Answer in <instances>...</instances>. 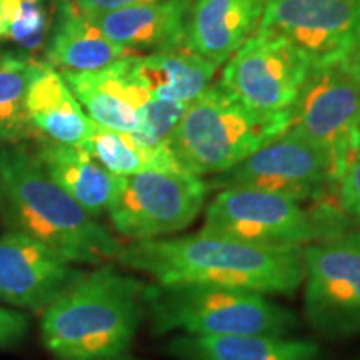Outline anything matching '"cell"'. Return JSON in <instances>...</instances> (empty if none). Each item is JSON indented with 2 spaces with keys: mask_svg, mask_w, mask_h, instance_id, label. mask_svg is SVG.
Masks as SVG:
<instances>
[{
  "mask_svg": "<svg viewBox=\"0 0 360 360\" xmlns=\"http://www.w3.org/2000/svg\"><path fill=\"white\" fill-rule=\"evenodd\" d=\"M304 249L265 247L199 231L130 242L115 262L155 283H200L269 297L292 295L302 287Z\"/></svg>",
  "mask_w": 360,
  "mask_h": 360,
  "instance_id": "6da1fadb",
  "label": "cell"
},
{
  "mask_svg": "<svg viewBox=\"0 0 360 360\" xmlns=\"http://www.w3.org/2000/svg\"><path fill=\"white\" fill-rule=\"evenodd\" d=\"M146 290L110 264L79 272L42 312L45 349L62 360L124 355L147 317Z\"/></svg>",
  "mask_w": 360,
  "mask_h": 360,
  "instance_id": "7a4b0ae2",
  "label": "cell"
},
{
  "mask_svg": "<svg viewBox=\"0 0 360 360\" xmlns=\"http://www.w3.org/2000/svg\"><path fill=\"white\" fill-rule=\"evenodd\" d=\"M0 214L11 231L37 238L70 264L107 265L124 247L19 143L0 148Z\"/></svg>",
  "mask_w": 360,
  "mask_h": 360,
  "instance_id": "3957f363",
  "label": "cell"
},
{
  "mask_svg": "<svg viewBox=\"0 0 360 360\" xmlns=\"http://www.w3.org/2000/svg\"><path fill=\"white\" fill-rule=\"evenodd\" d=\"M290 122V110H254L222 84L214 82L188 103L169 147L187 172L214 177L282 137Z\"/></svg>",
  "mask_w": 360,
  "mask_h": 360,
  "instance_id": "277c9868",
  "label": "cell"
},
{
  "mask_svg": "<svg viewBox=\"0 0 360 360\" xmlns=\"http://www.w3.org/2000/svg\"><path fill=\"white\" fill-rule=\"evenodd\" d=\"M146 305L155 334L292 335L299 327L295 314L269 295L200 283H147Z\"/></svg>",
  "mask_w": 360,
  "mask_h": 360,
  "instance_id": "5b68a950",
  "label": "cell"
},
{
  "mask_svg": "<svg viewBox=\"0 0 360 360\" xmlns=\"http://www.w3.org/2000/svg\"><path fill=\"white\" fill-rule=\"evenodd\" d=\"M340 197L302 204L277 193L224 188L205 205L202 231L265 247L304 249L355 231Z\"/></svg>",
  "mask_w": 360,
  "mask_h": 360,
  "instance_id": "8992f818",
  "label": "cell"
},
{
  "mask_svg": "<svg viewBox=\"0 0 360 360\" xmlns=\"http://www.w3.org/2000/svg\"><path fill=\"white\" fill-rule=\"evenodd\" d=\"M209 184L184 169L147 170L117 177L109 219L130 242L172 237L195 222L205 207Z\"/></svg>",
  "mask_w": 360,
  "mask_h": 360,
  "instance_id": "52a82bcc",
  "label": "cell"
},
{
  "mask_svg": "<svg viewBox=\"0 0 360 360\" xmlns=\"http://www.w3.org/2000/svg\"><path fill=\"white\" fill-rule=\"evenodd\" d=\"M344 170L323 148L287 130L232 169L214 175L209 188H249L315 204L339 197Z\"/></svg>",
  "mask_w": 360,
  "mask_h": 360,
  "instance_id": "ba28073f",
  "label": "cell"
},
{
  "mask_svg": "<svg viewBox=\"0 0 360 360\" xmlns=\"http://www.w3.org/2000/svg\"><path fill=\"white\" fill-rule=\"evenodd\" d=\"M304 315L330 340L360 332V231L304 249Z\"/></svg>",
  "mask_w": 360,
  "mask_h": 360,
  "instance_id": "9c48e42d",
  "label": "cell"
},
{
  "mask_svg": "<svg viewBox=\"0 0 360 360\" xmlns=\"http://www.w3.org/2000/svg\"><path fill=\"white\" fill-rule=\"evenodd\" d=\"M290 117L289 132L327 150L345 172L357 157L360 85L342 62L310 65Z\"/></svg>",
  "mask_w": 360,
  "mask_h": 360,
  "instance_id": "30bf717a",
  "label": "cell"
},
{
  "mask_svg": "<svg viewBox=\"0 0 360 360\" xmlns=\"http://www.w3.org/2000/svg\"><path fill=\"white\" fill-rule=\"evenodd\" d=\"M309 69L285 39L257 32L225 62L220 84L250 109L278 114L292 109Z\"/></svg>",
  "mask_w": 360,
  "mask_h": 360,
  "instance_id": "8fae6325",
  "label": "cell"
},
{
  "mask_svg": "<svg viewBox=\"0 0 360 360\" xmlns=\"http://www.w3.org/2000/svg\"><path fill=\"white\" fill-rule=\"evenodd\" d=\"M259 32L285 39L310 65L342 62L360 37V0H269Z\"/></svg>",
  "mask_w": 360,
  "mask_h": 360,
  "instance_id": "7c38bea8",
  "label": "cell"
},
{
  "mask_svg": "<svg viewBox=\"0 0 360 360\" xmlns=\"http://www.w3.org/2000/svg\"><path fill=\"white\" fill-rule=\"evenodd\" d=\"M77 274L37 238L17 231L0 237V304L42 314Z\"/></svg>",
  "mask_w": 360,
  "mask_h": 360,
  "instance_id": "4fadbf2b",
  "label": "cell"
},
{
  "mask_svg": "<svg viewBox=\"0 0 360 360\" xmlns=\"http://www.w3.org/2000/svg\"><path fill=\"white\" fill-rule=\"evenodd\" d=\"M60 74L92 122L122 134H135L141 127L142 107L150 96L135 77L132 57L101 70Z\"/></svg>",
  "mask_w": 360,
  "mask_h": 360,
  "instance_id": "5bb4252c",
  "label": "cell"
},
{
  "mask_svg": "<svg viewBox=\"0 0 360 360\" xmlns=\"http://www.w3.org/2000/svg\"><path fill=\"white\" fill-rule=\"evenodd\" d=\"M269 0H193L187 22V45L222 65L259 32Z\"/></svg>",
  "mask_w": 360,
  "mask_h": 360,
  "instance_id": "9a60e30c",
  "label": "cell"
},
{
  "mask_svg": "<svg viewBox=\"0 0 360 360\" xmlns=\"http://www.w3.org/2000/svg\"><path fill=\"white\" fill-rule=\"evenodd\" d=\"M192 4H143L87 15L112 42L135 53H154L187 45V22Z\"/></svg>",
  "mask_w": 360,
  "mask_h": 360,
  "instance_id": "2e32d148",
  "label": "cell"
},
{
  "mask_svg": "<svg viewBox=\"0 0 360 360\" xmlns=\"http://www.w3.org/2000/svg\"><path fill=\"white\" fill-rule=\"evenodd\" d=\"M139 56L105 37L72 0H56L52 29L45 44L47 64L69 72H92Z\"/></svg>",
  "mask_w": 360,
  "mask_h": 360,
  "instance_id": "e0dca14e",
  "label": "cell"
},
{
  "mask_svg": "<svg viewBox=\"0 0 360 360\" xmlns=\"http://www.w3.org/2000/svg\"><path fill=\"white\" fill-rule=\"evenodd\" d=\"M167 352L179 360H327L317 342L292 335L192 337L177 334Z\"/></svg>",
  "mask_w": 360,
  "mask_h": 360,
  "instance_id": "ac0fdd59",
  "label": "cell"
},
{
  "mask_svg": "<svg viewBox=\"0 0 360 360\" xmlns=\"http://www.w3.org/2000/svg\"><path fill=\"white\" fill-rule=\"evenodd\" d=\"M27 112L37 141L87 147L94 122L52 65H45L30 85Z\"/></svg>",
  "mask_w": 360,
  "mask_h": 360,
  "instance_id": "d6986e66",
  "label": "cell"
},
{
  "mask_svg": "<svg viewBox=\"0 0 360 360\" xmlns=\"http://www.w3.org/2000/svg\"><path fill=\"white\" fill-rule=\"evenodd\" d=\"M34 155L45 172L94 219L107 212L117 187L112 175L84 147L37 141Z\"/></svg>",
  "mask_w": 360,
  "mask_h": 360,
  "instance_id": "ffe728a7",
  "label": "cell"
},
{
  "mask_svg": "<svg viewBox=\"0 0 360 360\" xmlns=\"http://www.w3.org/2000/svg\"><path fill=\"white\" fill-rule=\"evenodd\" d=\"M135 77L150 98L188 103L214 84L219 65L200 57L188 45L132 57Z\"/></svg>",
  "mask_w": 360,
  "mask_h": 360,
  "instance_id": "44dd1931",
  "label": "cell"
},
{
  "mask_svg": "<svg viewBox=\"0 0 360 360\" xmlns=\"http://www.w3.org/2000/svg\"><path fill=\"white\" fill-rule=\"evenodd\" d=\"M85 148L103 169L117 177H127L147 170L182 169L169 146H146L132 134L114 132L96 122Z\"/></svg>",
  "mask_w": 360,
  "mask_h": 360,
  "instance_id": "7402d4cb",
  "label": "cell"
},
{
  "mask_svg": "<svg viewBox=\"0 0 360 360\" xmlns=\"http://www.w3.org/2000/svg\"><path fill=\"white\" fill-rule=\"evenodd\" d=\"M47 62L27 56L2 53L0 58V143L17 146L35 132L27 112V96Z\"/></svg>",
  "mask_w": 360,
  "mask_h": 360,
  "instance_id": "603a6c76",
  "label": "cell"
},
{
  "mask_svg": "<svg viewBox=\"0 0 360 360\" xmlns=\"http://www.w3.org/2000/svg\"><path fill=\"white\" fill-rule=\"evenodd\" d=\"M49 24L51 20L42 0H17L7 39L19 44L24 51L37 52L49 37Z\"/></svg>",
  "mask_w": 360,
  "mask_h": 360,
  "instance_id": "cb8c5ba5",
  "label": "cell"
},
{
  "mask_svg": "<svg viewBox=\"0 0 360 360\" xmlns=\"http://www.w3.org/2000/svg\"><path fill=\"white\" fill-rule=\"evenodd\" d=\"M186 109V103L150 98L143 103L141 112V127L132 135L146 146H169L170 135L179 125Z\"/></svg>",
  "mask_w": 360,
  "mask_h": 360,
  "instance_id": "d4e9b609",
  "label": "cell"
},
{
  "mask_svg": "<svg viewBox=\"0 0 360 360\" xmlns=\"http://www.w3.org/2000/svg\"><path fill=\"white\" fill-rule=\"evenodd\" d=\"M29 330L30 321L24 312L0 305V350L19 345Z\"/></svg>",
  "mask_w": 360,
  "mask_h": 360,
  "instance_id": "484cf974",
  "label": "cell"
},
{
  "mask_svg": "<svg viewBox=\"0 0 360 360\" xmlns=\"http://www.w3.org/2000/svg\"><path fill=\"white\" fill-rule=\"evenodd\" d=\"M339 197L349 217L360 225V159H355L340 177Z\"/></svg>",
  "mask_w": 360,
  "mask_h": 360,
  "instance_id": "4316f807",
  "label": "cell"
},
{
  "mask_svg": "<svg viewBox=\"0 0 360 360\" xmlns=\"http://www.w3.org/2000/svg\"><path fill=\"white\" fill-rule=\"evenodd\" d=\"M80 11L85 13H102L117 11V8L143 6V4H162V2H188L193 0H72Z\"/></svg>",
  "mask_w": 360,
  "mask_h": 360,
  "instance_id": "83f0119b",
  "label": "cell"
},
{
  "mask_svg": "<svg viewBox=\"0 0 360 360\" xmlns=\"http://www.w3.org/2000/svg\"><path fill=\"white\" fill-rule=\"evenodd\" d=\"M342 64H344L349 74L355 79V82L360 85V40L350 49V52L344 57Z\"/></svg>",
  "mask_w": 360,
  "mask_h": 360,
  "instance_id": "f1b7e54d",
  "label": "cell"
},
{
  "mask_svg": "<svg viewBox=\"0 0 360 360\" xmlns=\"http://www.w3.org/2000/svg\"><path fill=\"white\" fill-rule=\"evenodd\" d=\"M92 360H141V359H130V357H124V355H119V357H107V359H92Z\"/></svg>",
  "mask_w": 360,
  "mask_h": 360,
  "instance_id": "f546056e",
  "label": "cell"
},
{
  "mask_svg": "<svg viewBox=\"0 0 360 360\" xmlns=\"http://www.w3.org/2000/svg\"><path fill=\"white\" fill-rule=\"evenodd\" d=\"M355 159H360V127L357 132V157H355Z\"/></svg>",
  "mask_w": 360,
  "mask_h": 360,
  "instance_id": "4dcf8cb0",
  "label": "cell"
},
{
  "mask_svg": "<svg viewBox=\"0 0 360 360\" xmlns=\"http://www.w3.org/2000/svg\"><path fill=\"white\" fill-rule=\"evenodd\" d=\"M0 58H2V53H0Z\"/></svg>",
  "mask_w": 360,
  "mask_h": 360,
  "instance_id": "1f68e13d",
  "label": "cell"
},
{
  "mask_svg": "<svg viewBox=\"0 0 360 360\" xmlns=\"http://www.w3.org/2000/svg\"><path fill=\"white\" fill-rule=\"evenodd\" d=\"M359 40H360V37H359ZM359 40H357V42H359Z\"/></svg>",
  "mask_w": 360,
  "mask_h": 360,
  "instance_id": "d6a6232c",
  "label": "cell"
}]
</instances>
